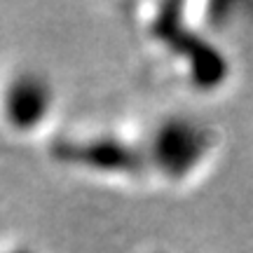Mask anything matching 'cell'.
<instances>
[{
  "instance_id": "obj_3",
  "label": "cell",
  "mask_w": 253,
  "mask_h": 253,
  "mask_svg": "<svg viewBox=\"0 0 253 253\" xmlns=\"http://www.w3.org/2000/svg\"><path fill=\"white\" fill-rule=\"evenodd\" d=\"M52 157L61 164L84 167L106 176H131L148 167L143 148L138 150L115 134L59 138L52 145Z\"/></svg>"
},
{
  "instance_id": "obj_1",
  "label": "cell",
  "mask_w": 253,
  "mask_h": 253,
  "mask_svg": "<svg viewBox=\"0 0 253 253\" xmlns=\"http://www.w3.org/2000/svg\"><path fill=\"white\" fill-rule=\"evenodd\" d=\"M183 7L176 2H162L150 19V36L164 45L176 59H181L188 80L202 91L223 87L230 78V63L220 47L188 28Z\"/></svg>"
},
{
  "instance_id": "obj_4",
  "label": "cell",
  "mask_w": 253,
  "mask_h": 253,
  "mask_svg": "<svg viewBox=\"0 0 253 253\" xmlns=\"http://www.w3.org/2000/svg\"><path fill=\"white\" fill-rule=\"evenodd\" d=\"M54 108V87L42 73L24 68L0 87V120L14 134H33Z\"/></svg>"
},
{
  "instance_id": "obj_2",
  "label": "cell",
  "mask_w": 253,
  "mask_h": 253,
  "mask_svg": "<svg viewBox=\"0 0 253 253\" xmlns=\"http://www.w3.org/2000/svg\"><path fill=\"white\" fill-rule=\"evenodd\" d=\"M145 162L167 181L181 183L190 178L213 150V131L188 115H169L150 131Z\"/></svg>"
},
{
  "instance_id": "obj_5",
  "label": "cell",
  "mask_w": 253,
  "mask_h": 253,
  "mask_svg": "<svg viewBox=\"0 0 253 253\" xmlns=\"http://www.w3.org/2000/svg\"><path fill=\"white\" fill-rule=\"evenodd\" d=\"M7 253H31L28 249H12V251H7Z\"/></svg>"
}]
</instances>
